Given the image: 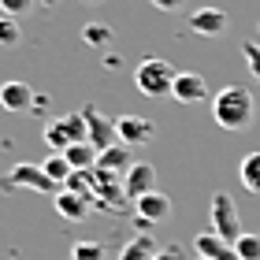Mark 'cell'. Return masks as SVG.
<instances>
[{
    "label": "cell",
    "instance_id": "obj_1",
    "mask_svg": "<svg viewBox=\"0 0 260 260\" xmlns=\"http://www.w3.org/2000/svg\"><path fill=\"white\" fill-rule=\"evenodd\" d=\"M256 115V101L245 86H223L212 97V119L223 130H245Z\"/></svg>",
    "mask_w": 260,
    "mask_h": 260
},
{
    "label": "cell",
    "instance_id": "obj_2",
    "mask_svg": "<svg viewBox=\"0 0 260 260\" xmlns=\"http://www.w3.org/2000/svg\"><path fill=\"white\" fill-rule=\"evenodd\" d=\"M175 78H179V71H175L168 60H156V56H149V60H141L134 67V86H138V93H145V97H152V101L171 97Z\"/></svg>",
    "mask_w": 260,
    "mask_h": 260
},
{
    "label": "cell",
    "instance_id": "obj_3",
    "mask_svg": "<svg viewBox=\"0 0 260 260\" xmlns=\"http://www.w3.org/2000/svg\"><path fill=\"white\" fill-rule=\"evenodd\" d=\"M78 141H89V130H86V115L82 112H67V115H56V119L45 126V145L52 152H63L67 145H78Z\"/></svg>",
    "mask_w": 260,
    "mask_h": 260
},
{
    "label": "cell",
    "instance_id": "obj_4",
    "mask_svg": "<svg viewBox=\"0 0 260 260\" xmlns=\"http://www.w3.org/2000/svg\"><path fill=\"white\" fill-rule=\"evenodd\" d=\"M0 190H34V193H60L49 175L41 171V164H15L8 175H0Z\"/></svg>",
    "mask_w": 260,
    "mask_h": 260
},
{
    "label": "cell",
    "instance_id": "obj_5",
    "mask_svg": "<svg viewBox=\"0 0 260 260\" xmlns=\"http://www.w3.org/2000/svg\"><path fill=\"white\" fill-rule=\"evenodd\" d=\"M212 234H219L223 242H238L242 238V219H238V205L231 193H216L212 197Z\"/></svg>",
    "mask_w": 260,
    "mask_h": 260
},
{
    "label": "cell",
    "instance_id": "obj_6",
    "mask_svg": "<svg viewBox=\"0 0 260 260\" xmlns=\"http://www.w3.org/2000/svg\"><path fill=\"white\" fill-rule=\"evenodd\" d=\"M123 190L130 201H141L145 193H156V168L145 160H134L130 164V171L123 175Z\"/></svg>",
    "mask_w": 260,
    "mask_h": 260
},
{
    "label": "cell",
    "instance_id": "obj_7",
    "mask_svg": "<svg viewBox=\"0 0 260 260\" xmlns=\"http://www.w3.org/2000/svg\"><path fill=\"white\" fill-rule=\"evenodd\" d=\"M152 134H156V126H152L145 115H119L115 119V138L123 141V145H149Z\"/></svg>",
    "mask_w": 260,
    "mask_h": 260
},
{
    "label": "cell",
    "instance_id": "obj_8",
    "mask_svg": "<svg viewBox=\"0 0 260 260\" xmlns=\"http://www.w3.org/2000/svg\"><path fill=\"white\" fill-rule=\"evenodd\" d=\"M82 115H86V130H89V145L97 149V152H104V149H112L115 145V123H108L104 115L93 108V104H86L82 108Z\"/></svg>",
    "mask_w": 260,
    "mask_h": 260
},
{
    "label": "cell",
    "instance_id": "obj_9",
    "mask_svg": "<svg viewBox=\"0 0 260 260\" xmlns=\"http://www.w3.org/2000/svg\"><path fill=\"white\" fill-rule=\"evenodd\" d=\"M227 11L223 8H197L190 11V30L201 34V38H219V34H227Z\"/></svg>",
    "mask_w": 260,
    "mask_h": 260
},
{
    "label": "cell",
    "instance_id": "obj_10",
    "mask_svg": "<svg viewBox=\"0 0 260 260\" xmlns=\"http://www.w3.org/2000/svg\"><path fill=\"white\" fill-rule=\"evenodd\" d=\"M171 97L179 101V104H197V101H208V82L201 78L197 71H179Z\"/></svg>",
    "mask_w": 260,
    "mask_h": 260
},
{
    "label": "cell",
    "instance_id": "obj_11",
    "mask_svg": "<svg viewBox=\"0 0 260 260\" xmlns=\"http://www.w3.org/2000/svg\"><path fill=\"white\" fill-rule=\"evenodd\" d=\"M134 208H138V223H141V227L171 219V197L160 193V190H156V193H145L141 201H134Z\"/></svg>",
    "mask_w": 260,
    "mask_h": 260
},
{
    "label": "cell",
    "instance_id": "obj_12",
    "mask_svg": "<svg viewBox=\"0 0 260 260\" xmlns=\"http://www.w3.org/2000/svg\"><path fill=\"white\" fill-rule=\"evenodd\" d=\"M193 249H197L201 260H238L234 245H231V242H223L219 234H212V231L197 234V238H193Z\"/></svg>",
    "mask_w": 260,
    "mask_h": 260
},
{
    "label": "cell",
    "instance_id": "obj_13",
    "mask_svg": "<svg viewBox=\"0 0 260 260\" xmlns=\"http://www.w3.org/2000/svg\"><path fill=\"white\" fill-rule=\"evenodd\" d=\"M0 108L4 112H26L34 108V89L26 82H4L0 86Z\"/></svg>",
    "mask_w": 260,
    "mask_h": 260
},
{
    "label": "cell",
    "instance_id": "obj_14",
    "mask_svg": "<svg viewBox=\"0 0 260 260\" xmlns=\"http://www.w3.org/2000/svg\"><path fill=\"white\" fill-rule=\"evenodd\" d=\"M89 208H93V201L82 197V193H71V190L56 193V212H60L67 223H82V219L89 216Z\"/></svg>",
    "mask_w": 260,
    "mask_h": 260
},
{
    "label": "cell",
    "instance_id": "obj_15",
    "mask_svg": "<svg viewBox=\"0 0 260 260\" xmlns=\"http://www.w3.org/2000/svg\"><path fill=\"white\" fill-rule=\"evenodd\" d=\"M97 168L101 171H112V175H123L130 171V145H123V141H115L112 149H104L101 156H97Z\"/></svg>",
    "mask_w": 260,
    "mask_h": 260
},
{
    "label": "cell",
    "instance_id": "obj_16",
    "mask_svg": "<svg viewBox=\"0 0 260 260\" xmlns=\"http://www.w3.org/2000/svg\"><path fill=\"white\" fill-rule=\"evenodd\" d=\"M63 156L71 164V171H89V168H97V156L101 152L89 145V141H78V145H67L63 149Z\"/></svg>",
    "mask_w": 260,
    "mask_h": 260
},
{
    "label": "cell",
    "instance_id": "obj_17",
    "mask_svg": "<svg viewBox=\"0 0 260 260\" xmlns=\"http://www.w3.org/2000/svg\"><path fill=\"white\" fill-rule=\"evenodd\" d=\"M63 190L71 193H82V197H97V168H89V171H71V179L63 182Z\"/></svg>",
    "mask_w": 260,
    "mask_h": 260
},
{
    "label": "cell",
    "instance_id": "obj_18",
    "mask_svg": "<svg viewBox=\"0 0 260 260\" xmlns=\"http://www.w3.org/2000/svg\"><path fill=\"white\" fill-rule=\"evenodd\" d=\"M156 249H160V245L152 242L149 234H138V238H130V242L123 245L119 260H152V256H156Z\"/></svg>",
    "mask_w": 260,
    "mask_h": 260
},
{
    "label": "cell",
    "instance_id": "obj_19",
    "mask_svg": "<svg viewBox=\"0 0 260 260\" xmlns=\"http://www.w3.org/2000/svg\"><path fill=\"white\" fill-rule=\"evenodd\" d=\"M238 179H242V186H245L249 193H260V152L242 156V164H238Z\"/></svg>",
    "mask_w": 260,
    "mask_h": 260
},
{
    "label": "cell",
    "instance_id": "obj_20",
    "mask_svg": "<svg viewBox=\"0 0 260 260\" xmlns=\"http://www.w3.org/2000/svg\"><path fill=\"white\" fill-rule=\"evenodd\" d=\"M41 171L49 175V179H52L56 186H60V190H63V182L71 179V164H67L63 152H49V156L41 160Z\"/></svg>",
    "mask_w": 260,
    "mask_h": 260
},
{
    "label": "cell",
    "instance_id": "obj_21",
    "mask_svg": "<svg viewBox=\"0 0 260 260\" xmlns=\"http://www.w3.org/2000/svg\"><path fill=\"white\" fill-rule=\"evenodd\" d=\"M82 41H86L89 49H104V45L112 41V26H104V22H86V26H82Z\"/></svg>",
    "mask_w": 260,
    "mask_h": 260
},
{
    "label": "cell",
    "instance_id": "obj_22",
    "mask_svg": "<svg viewBox=\"0 0 260 260\" xmlns=\"http://www.w3.org/2000/svg\"><path fill=\"white\" fill-rule=\"evenodd\" d=\"M234 253H238V260H260V234H242L234 242Z\"/></svg>",
    "mask_w": 260,
    "mask_h": 260
},
{
    "label": "cell",
    "instance_id": "obj_23",
    "mask_svg": "<svg viewBox=\"0 0 260 260\" xmlns=\"http://www.w3.org/2000/svg\"><path fill=\"white\" fill-rule=\"evenodd\" d=\"M19 41H22L19 22L8 19V15H0V49H11V45H19Z\"/></svg>",
    "mask_w": 260,
    "mask_h": 260
},
{
    "label": "cell",
    "instance_id": "obj_24",
    "mask_svg": "<svg viewBox=\"0 0 260 260\" xmlns=\"http://www.w3.org/2000/svg\"><path fill=\"white\" fill-rule=\"evenodd\" d=\"M71 260H104L101 242H75L71 245Z\"/></svg>",
    "mask_w": 260,
    "mask_h": 260
},
{
    "label": "cell",
    "instance_id": "obj_25",
    "mask_svg": "<svg viewBox=\"0 0 260 260\" xmlns=\"http://www.w3.org/2000/svg\"><path fill=\"white\" fill-rule=\"evenodd\" d=\"M242 56H245V67H249V75L260 82V45H256V41H245V45H242Z\"/></svg>",
    "mask_w": 260,
    "mask_h": 260
},
{
    "label": "cell",
    "instance_id": "obj_26",
    "mask_svg": "<svg viewBox=\"0 0 260 260\" xmlns=\"http://www.w3.org/2000/svg\"><path fill=\"white\" fill-rule=\"evenodd\" d=\"M30 8H34V0H0V15H8V19H19Z\"/></svg>",
    "mask_w": 260,
    "mask_h": 260
},
{
    "label": "cell",
    "instance_id": "obj_27",
    "mask_svg": "<svg viewBox=\"0 0 260 260\" xmlns=\"http://www.w3.org/2000/svg\"><path fill=\"white\" fill-rule=\"evenodd\" d=\"M152 260H186V249H182V245H160Z\"/></svg>",
    "mask_w": 260,
    "mask_h": 260
},
{
    "label": "cell",
    "instance_id": "obj_28",
    "mask_svg": "<svg viewBox=\"0 0 260 260\" xmlns=\"http://www.w3.org/2000/svg\"><path fill=\"white\" fill-rule=\"evenodd\" d=\"M186 4V0H152V8H156V11H179Z\"/></svg>",
    "mask_w": 260,
    "mask_h": 260
},
{
    "label": "cell",
    "instance_id": "obj_29",
    "mask_svg": "<svg viewBox=\"0 0 260 260\" xmlns=\"http://www.w3.org/2000/svg\"><path fill=\"white\" fill-rule=\"evenodd\" d=\"M41 4H49V8H52V4H60V0H41Z\"/></svg>",
    "mask_w": 260,
    "mask_h": 260
},
{
    "label": "cell",
    "instance_id": "obj_30",
    "mask_svg": "<svg viewBox=\"0 0 260 260\" xmlns=\"http://www.w3.org/2000/svg\"><path fill=\"white\" fill-rule=\"evenodd\" d=\"M197 260H201V256H197Z\"/></svg>",
    "mask_w": 260,
    "mask_h": 260
}]
</instances>
